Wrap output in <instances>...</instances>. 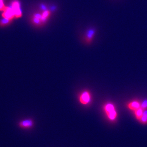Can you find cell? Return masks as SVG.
<instances>
[{"mask_svg":"<svg viewBox=\"0 0 147 147\" xmlns=\"http://www.w3.org/2000/svg\"><path fill=\"white\" fill-rule=\"evenodd\" d=\"M140 123L143 125H146L147 124V111H144L143 113V115L142 118L140 119V120L139 121Z\"/></svg>","mask_w":147,"mask_h":147,"instance_id":"cell-9","label":"cell"},{"mask_svg":"<svg viewBox=\"0 0 147 147\" xmlns=\"http://www.w3.org/2000/svg\"><path fill=\"white\" fill-rule=\"evenodd\" d=\"M127 107L129 110L134 111L141 107V102L138 100H133L127 103Z\"/></svg>","mask_w":147,"mask_h":147,"instance_id":"cell-7","label":"cell"},{"mask_svg":"<svg viewBox=\"0 0 147 147\" xmlns=\"http://www.w3.org/2000/svg\"><path fill=\"white\" fill-rule=\"evenodd\" d=\"M34 126V121L32 119H22L18 122V126L24 129H32Z\"/></svg>","mask_w":147,"mask_h":147,"instance_id":"cell-4","label":"cell"},{"mask_svg":"<svg viewBox=\"0 0 147 147\" xmlns=\"http://www.w3.org/2000/svg\"><path fill=\"white\" fill-rule=\"evenodd\" d=\"M6 6L4 5L3 0H0V11H4L5 9Z\"/></svg>","mask_w":147,"mask_h":147,"instance_id":"cell-11","label":"cell"},{"mask_svg":"<svg viewBox=\"0 0 147 147\" xmlns=\"http://www.w3.org/2000/svg\"><path fill=\"white\" fill-rule=\"evenodd\" d=\"M92 94L88 90H84L79 94L78 101L82 105L87 106L92 102Z\"/></svg>","mask_w":147,"mask_h":147,"instance_id":"cell-2","label":"cell"},{"mask_svg":"<svg viewBox=\"0 0 147 147\" xmlns=\"http://www.w3.org/2000/svg\"><path fill=\"white\" fill-rule=\"evenodd\" d=\"M11 8L14 11V14L16 18H19L22 16V13L21 11L20 5L17 1H13L11 4Z\"/></svg>","mask_w":147,"mask_h":147,"instance_id":"cell-6","label":"cell"},{"mask_svg":"<svg viewBox=\"0 0 147 147\" xmlns=\"http://www.w3.org/2000/svg\"><path fill=\"white\" fill-rule=\"evenodd\" d=\"M141 108L144 111L147 110V100H145L143 102H141Z\"/></svg>","mask_w":147,"mask_h":147,"instance_id":"cell-10","label":"cell"},{"mask_svg":"<svg viewBox=\"0 0 147 147\" xmlns=\"http://www.w3.org/2000/svg\"><path fill=\"white\" fill-rule=\"evenodd\" d=\"M144 111L142 109L140 108L139 109H138V110H136V111H134L135 117V118H136V119H137L138 121H140V119L142 118V115H143Z\"/></svg>","mask_w":147,"mask_h":147,"instance_id":"cell-8","label":"cell"},{"mask_svg":"<svg viewBox=\"0 0 147 147\" xmlns=\"http://www.w3.org/2000/svg\"><path fill=\"white\" fill-rule=\"evenodd\" d=\"M2 16L4 19L8 20L9 21H11L14 17H16L14 11L11 7H6Z\"/></svg>","mask_w":147,"mask_h":147,"instance_id":"cell-5","label":"cell"},{"mask_svg":"<svg viewBox=\"0 0 147 147\" xmlns=\"http://www.w3.org/2000/svg\"><path fill=\"white\" fill-rule=\"evenodd\" d=\"M96 33V29L95 27H90L86 32L84 41L87 45H90L93 41Z\"/></svg>","mask_w":147,"mask_h":147,"instance_id":"cell-3","label":"cell"},{"mask_svg":"<svg viewBox=\"0 0 147 147\" xmlns=\"http://www.w3.org/2000/svg\"><path fill=\"white\" fill-rule=\"evenodd\" d=\"M103 109L110 121H115L118 114L114 104L112 103H107L104 105Z\"/></svg>","mask_w":147,"mask_h":147,"instance_id":"cell-1","label":"cell"}]
</instances>
